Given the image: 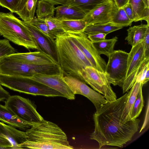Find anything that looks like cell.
<instances>
[{
	"label": "cell",
	"mask_w": 149,
	"mask_h": 149,
	"mask_svg": "<svg viewBox=\"0 0 149 149\" xmlns=\"http://www.w3.org/2000/svg\"><path fill=\"white\" fill-rule=\"evenodd\" d=\"M127 95V92L114 101L107 102L93 114L94 129L90 139L98 143L99 148L105 146L122 147L137 132L139 119L125 123L121 120Z\"/></svg>",
	"instance_id": "obj_1"
},
{
	"label": "cell",
	"mask_w": 149,
	"mask_h": 149,
	"mask_svg": "<svg viewBox=\"0 0 149 149\" xmlns=\"http://www.w3.org/2000/svg\"><path fill=\"white\" fill-rule=\"evenodd\" d=\"M27 140L19 149H71L66 134L56 124L43 119L25 132Z\"/></svg>",
	"instance_id": "obj_2"
},
{
	"label": "cell",
	"mask_w": 149,
	"mask_h": 149,
	"mask_svg": "<svg viewBox=\"0 0 149 149\" xmlns=\"http://www.w3.org/2000/svg\"><path fill=\"white\" fill-rule=\"evenodd\" d=\"M55 40L58 64L64 76L80 79L79 73L86 67L92 66L91 63L65 32L58 35Z\"/></svg>",
	"instance_id": "obj_3"
},
{
	"label": "cell",
	"mask_w": 149,
	"mask_h": 149,
	"mask_svg": "<svg viewBox=\"0 0 149 149\" xmlns=\"http://www.w3.org/2000/svg\"><path fill=\"white\" fill-rule=\"evenodd\" d=\"M0 35L9 41L28 50H38L28 29L11 12H0Z\"/></svg>",
	"instance_id": "obj_4"
},
{
	"label": "cell",
	"mask_w": 149,
	"mask_h": 149,
	"mask_svg": "<svg viewBox=\"0 0 149 149\" xmlns=\"http://www.w3.org/2000/svg\"><path fill=\"white\" fill-rule=\"evenodd\" d=\"M60 72L57 64L36 65L17 60L8 56L0 58V74L31 77L38 74H53Z\"/></svg>",
	"instance_id": "obj_5"
},
{
	"label": "cell",
	"mask_w": 149,
	"mask_h": 149,
	"mask_svg": "<svg viewBox=\"0 0 149 149\" xmlns=\"http://www.w3.org/2000/svg\"><path fill=\"white\" fill-rule=\"evenodd\" d=\"M0 83L13 91L35 96L64 97L59 92L29 77L0 74Z\"/></svg>",
	"instance_id": "obj_6"
},
{
	"label": "cell",
	"mask_w": 149,
	"mask_h": 149,
	"mask_svg": "<svg viewBox=\"0 0 149 149\" xmlns=\"http://www.w3.org/2000/svg\"><path fill=\"white\" fill-rule=\"evenodd\" d=\"M5 102L4 105L24 122L34 125L44 119L37 111L34 103L28 98L10 95Z\"/></svg>",
	"instance_id": "obj_7"
},
{
	"label": "cell",
	"mask_w": 149,
	"mask_h": 149,
	"mask_svg": "<svg viewBox=\"0 0 149 149\" xmlns=\"http://www.w3.org/2000/svg\"><path fill=\"white\" fill-rule=\"evenodd\" d=\"M81 80L89 85L94 90L102 94L107 102L116 100L117 96L105 73L92 66H87L79 73Z\"/></svg>",
	"instance_id": "obj_8"
},
{
	"label": "cell",
	"mask_w": 149,
	"mask_h": 149,
	"mask_svg": "<svg viewBox=\"0 0 149 149\" xmlns=\"http://www.w3.org/2000/svg\"><path fill=\"white\" fill-rule=\"evenodd\" d=\"M128 53L120 50H114L108 57L105 73L111 84L122 87L127 70Z\"/></svg>",
	"instance_id": "obj_9"
},
{
	"label": "cell",
	"mask_w": 149,
	"mask_h": 149,
	"mask_svg": "<svg viewBox=\"0 0 149 149\" xmlns=\"http://www.w3.org/2000/svg\"><path fill=\"white\" fill-rule=\"evenodd\" d=\"M65 32L82 52L92 66L105 73L107 63L97 52L87 35L83 32Z\"/></svg>",
	"instance_id": "obj_10"
},
{
	"label": "cell",
	"mask_w": 149,
	"mask_h": 149,
	"mask_svg": "<svg viewBox=\"0 0 149 149\" xmlns=\"http://www.w3.org/2000/svg\"><path fill=\"white\" fill-rule=\"evenodd\" d=\"M145 59L142 42L132 47L128 53L126 75L121 87L123 93L128 92L135 83Z\"/></svg>",
	"instance_id": "obj_11"
},
{
	"label": "cell",
	"mask_w": 149,
	"mask_h": 149,
	"mask_svg": "<svg viewBox=\"0 0 149 149\" xmlns=\"http://www.w3.org/2000/svg\"><path fill=\"white\" fill-rule=\"evenodd\" d=\"M64 79L75 95L80 94L88 99L97 111L107 101L105 97L88 86L83 81L69 76H64Z\"/></svg>",
	"instance_id": "obj_12"
},
{
	"label": "cell",
	"mask_w": 149,
	"mask_h": 149,
	"mask_svg": "<svg viewBox=\"0 0 149 149\" xmlns=\"http://www.w3.org/2000/svg\"><path fill=\"white\" fill-rule=\"evenodd\" d=\"M64 76L62 72L53 74L38 73L29 78L59 92L68 100H74L75 95L64 81Z\"/></svg>",
	"instance_id": "obj_13"
},
{
	"label": "cell",
	"mask_w": 149,
	"mask_h": 149,
	"mask_svg": "<svg viewBox=\"0 0 149 149\" xmlns=\"http://www.w3.org/2000/svg\"><path fill=\"white\" fill-rule=\"evenodd\" d=\"M118 9L113 0H109L91 10L82 19L87 26L110 22Z\"/></svg>",
	"instance_id": "obj_14"
},
{
	"label": "cell",
	"mask_w": 149,
	"mask_h": 149,
	"mask_svg": "<svg viewBox=\"0 0 149 149\" xmlns=\"http://www.w3.org/2000/svg\"><path fill=\"white\" fill-rule=\"evenodd\" d=\"M30 32L38 47V51L52 57L58 64L55 40L48 37L33 25L30 21H22Z\"/></svg>",
	"instance_id": "obj_15"
},
{
	"label": "cell",
	"mask_w": 149,
	"mask_h": 149,
	"mask_svg": "<svg viewBox=\"0 0 149 149\" xmlns=\"http://www.w3.org/2000/svg\"><path fill=\"white\" fill-rule=\"evenodd\" d=\"M8 56L29 63L36 65L58 64L51 56L40 51L15 53Z\"/></svg>",
	"instance_id": "obj_16"
},
{
	"label": "cell",
	"mask_w": 149,
	"mask_h": 149,
	"mask_svg": "<svg viewBox=\"0 0 149 149\" xmlns=\"http://www.w3.org/2000/svg\"><path fill=\"white\" fill-rule=\"evenodd\" d=\"M0 137L6 139L13 143L14 149H19L17 146L27 140L25 132L3 122H0Z\"/></svg>",
	"instance_id": "obj_17"
},
{
	"label": "cell",
	"mask_w": 149,
	"mask_h": 149,
	"mask_svg": "<svg viewBox=\"0 0 149 149\" xmlns=\"http://www.w3.org/2000/svg\"><path fill=\"white\" fill-rule=\"evenodd\" d=\"M0 121L22 130H26L34 125L20 119L5 105L1 104H0Z\"/></svg>",
	"instance_id": "obj_18"
},
{
	"label": "cell",
	"mask_w": 149,
	"mask_h": 149,
	"mask_svg": "<svg viewBox=\"0 0 149 149\" xmlns=\"http://www.w3.org/2000/svg\"><path fill=\"white\" fill-rule=\"evenodd\" d=\"M143 85L136 81L129 91L127 92V100L121 117L122 121L125 123L132 120L131 114L133 105L140 87Z\"/></svg>",
	"instance_id": "obj_19"
},
{
	"label": "cell",
	"mask_w": 149,
	"mask_h": 149,
	"mask_svg": "<svg viewBox=\"0 0 149 149\" xmlns=\"http://www.w3.org/2000/svg\"><path fill=\"white\" fill-rule=\"evenodd\" d=\"M149 24H143L130 27L127 31V34L125 38L128 44L134 47L143 41L145 36Z\"/></svg>",
	"instance_id": "obj_20"
},
{
	"label": "cell",
	"mask_w": 149,
	"mask_h": 149,
	"mask_svg": "<svg viewBox=\"0 0 149 149\" xmlns=\"http://www.w3.org/2000/svg\"><path fill=\"white\" fill-rule=\"evenodd\" d=\"M56 17L60 20L82 19L86 15L83 12L76 8L67 5L55 8Z\"/></svg>",
	"instance_id": "obj_21"
},
{
	"label": "cell",
	"mask_w": 149,
	"mask_h": 149,
	"mask_svg": "<svg viewBox=\"0 0 149 149\" xmlns=\"http://www.w3.org/2000/svg\"><path fill=\"white\" fill-rule=\"evenodd\" d=\"M133 11L134 22L144 20L149 24V8L146 7L143 0H129Z\"/></svg>",
	"instance_id": "obj_22"
},
{
	"label": "cell",
	"mask_w": 149,
	"mask_h": 149,
	"mask_svg": "<svg viewBox=\"0 0 149 149\" xmlns=\"http://www.w3.org/2000/svg\"><path fill=\"white\" fill-rule=\"evenodd\" d=\"M109 0H70L68 6L76 8L86 14Z\"/></svg>",
	"instance_id": "obj_23"
},
{
	"label": "cell",
	"mask_w": 149,
	"mask_h": 149,
	"mask_svg": "<svg viewBox=\"0 0 149 149\" xmlns=\"http://www.w3.org/2000/svg\"><path fill=\"white\" fill-rule=\"evenodd\" d=\"M123 27V26L116 25L110 22L88 25L85 28L83 32L87 35L94 33H102L107 35Z\"/></svg>",
	"instance_id": "obj_24"
},
{
	"label": "cell",
	"mask_w": 149,
	"mask_h": 149,
	"mask_svg": "<svg viewBox=\"0 0 149 149\" xmlns=\"http://www.w3.org/2000/svg\"><path fill=\"white\" fill-rule=\"evenodd\" d=\"M118 40L115 36L109 39L92 42L95 48L100 55L104 54L108 57L114 50V47Z\"/></svg>",
	"instance_id": "obj_25"
},
{
	"label": "cell",
	"mask_w": 149,
	"mask_h": 149,
	"mask_svg": "<svg viewBox=\"0 0 149 149\" xmlns=\"http://www.w3.org/2000/svg\"><path fill=\"white\" fill-rule=\"evenodd\" d=\"M36 10L37 17L45 19L51 17H54L55 10L54 5L46 1L39 0Z\"/></svg>",
	"instance_id": "obj_26"
},
{
	"label": "cell",
	"mask_w": 149,
	"mask_h": 149,
	"mask_svg": "<svg viewBox=\"0 0 149 149\" xmlns=\"http://www.w3.org/2000/svg\"><path fill=\"white\" fill-rule=\"evenodd\" d=\"M38 0H27L23 8L17 13L23 21L32 20L34 17Z\"/></svg>",
	"instance_id": "obj_27"
},
{
	"label": "cell",
	"mask_w": 149,
	"mask_h": 149,
	"mask_svg": "<svg viewBox=\"0 0 149 149\" xmlns=\"http://www.w3.org/2000/svg\"><path fill=\"white\" fill-rule=\"evenodd\" d=\"M60 20L62 28L65 32H83L87 26L82 19Z\"/></svg>",
	"instance_id": "obj_28"
},
{
	"label": "cell",
	"mask_w": 149,
	"mask_h": 149,
	"mask_svg": "<svg viewBox=\"0 0 149 149\" xmlns=\"http://www.w3.org/2000/svg\"><path fill=\"white\" fill-rule=\"evenodd\" d=\"M111 22L123 27L131 26L133 22L128 17L123 8L118 9Z\"/></svg>",
	"instance_id": "obj_29"
},
{
	"label": "cell",
	"mask_w": 149,
	"mask_h": 149,
	"mask_svg": "<svg viewBox=\"0 0 149 149\" xmlns=\"http://www.w3.org/2000/svg\"><path fill=\"white\" fill-rule=\"evenodd\" d=\"M27 0H0V6L17 14L23 8Z\"/></svg>",
	"instance_id": "obj_30"
},
{
	"label": "cell",
	"mask_w": 149,
	"mask_h": 149,
	"mask_svg": "<svg viewBox=\"0 0 149 149\" xmlns=\"http://www.w3.org/2000/svg\"><path fill=\"white\" fill-rule=\"evenodd\" d=\"M47 23L50 33L55 37L64 32L61 23V20L56 17H51L44 19Z\"/></svg>",
	"instance_id": "obj_31"
},
{
	"label": "cell",
	"mask_w": 149,
	"mask_h": 149,
	"mask_svg": "<svg viewBox=\"0 0 149 149\" xmlns=\"http://www.w3.org/2000/svg\"><path fill=\"white\" fill-rule=\"evenodd\" d=\"M143 86L139 90L132 108L131 119H135L139 116L144 106V100L142 92Z\"/></svg>",
	"instance_id": "obj_32"
},
{
	"label": "cell",
	"mask_w": 149,
	"mask_h": 149,
	"mask_svg": "<svg viewBox=\"0 0 149 149\" xmlns=\"http://www.w3.org/2000/svg\"><path fill=\"white\" fill-rule=\"evenodd\" d=\"M30 22L41 32L53 40H55L56 37L50 32L48 26L44 19L35 17Z\"/></svg>",
	"instance_id": "obj_33"
},
{
	"label": "cell",
	"mask_w": 149,
	"mask_h": 149,
	"mask_svg": "<svg viewBox=\"0 0 149 149\" xmlns=\"http://www.w3.org/2000/svg\"><path fill=\"white\" fill-rule=\"evenodd\" d=\"M15 52L8 40L6 39L0 40V58L14 54Z\"/></svg>",
	"instance_id": "obj_34"
},
{
	"label": "cell",
	"mask_w": 149,
	"mask_h": 149,
	"mask_svg": "<svg viewBox=\"0 0 149 149\" xmlns=\"http://www.w3.org/2000/svg\"><path fill=\"white\" fill-rule=\"evenodd\" d=\"M146 58H149V28L147 31L144 39L142 42Z\"/></svg>",
	"instance_id": "obj_35"
},
{
	"label": "cell",
	"mask_w": 149,
	"mask_h": 149,
	"mask_svg": "<svg viewBox=\"0 0 149 149\" xmlns=\"http://www.w3.org/2000/svg\"><path fill=\"white\" fill-rule=\"evenodd\" d=\"M88 38L92 42H95L106 39L107 34L100 33H94L87 35Z\"/></svg>",
	"instance_id": "obj_36"
},
{
	"label": "cell",
	"mask_w": 149,
	"mask_h": 149,
	"mask_svg": "<svg viewBox=\"0 0 149 149\" xmlns=\"http://www.w3.org/2000/svg\"><path fill=\"white\" fill-rule=\"evenodd\" d=\"M0 147L3 149H14L11 142L6 139L0 137Z\"/></svg>",
	"instance_id": "obj_37"
},
{
	"label": "cell",
	"mask_w": 149,
	"mask_h": 149,
	"mask_svg": "<svg viewBox=\"0 0 149 149\" xmlns=\"http://www.w3.org/2000/svg\"><path fill=\"white\" fill-rule=\"evenodd\" d=\"M129 19L133 22L134 21L133 11L130 4L128 2L123 7Z\"/></svg>",
	"instance_id": "obj_38"
},
{
	"label": "cell",
	"mask_w": 149,
	"mask_h": 149,
	"mask_svg": "<svg viewBox=\"0 0 149 149\" xmlns=\"http://www.w3.org/2000/svg\"><path fill=\"white\" fill-rule=\"evenodd\" d=\"M0 83V101L6 100L10 95L9 93L5 90Z\"/></svg>",
	"instance_id": "obj_39"
},
{
	"label": "cell",
	"mask_w": 149,
	"mask_h": 149,
	"mask_svg": "<svg viewBox=\"0 0 149 149\" xmlns=\"http://www.w3.org/2000/svg\"><path fill=\"white\" fill-rule=\"evenodd\" d=\"M48 2L54 5H61L68 6L70 0H42Z\"/></svg>",
	"instance_id": "obj_40"
},
{
	"label": "cell",
	"mask_w": 149,
	"mask_h": 149,
	"mask_svg": "<svg viewBox=\"0 0 149 149\" xmlns=\"http://www.w3.org/2000/svg\"><path fill=\"white\" fill-rule=\"evenodd\" d=\"M115 3L118 8H123L127 3L129 0H113Z\"/></svg>",
	"instance_id": "obj_41"
},
{
	"label": "cell",
	"mask_w": 149,
	"mask_h": 149,
	"mask_svg": "<svg viewBox=\"0 0 149 149\" xmlns=\"http://www.w3.org/2000/svg\"><path fill=\"white\" fill-rule=\"evenodd\" d=\"M146 7L149 8V0H143Z\"/></svg>",
	"instance_id": "obj_42"
},
{
	"label": "cell",
	"mask_w": 149,
	"mask_h": 149,
	"mask_svg": "<svg viewBox=\"0 0 149 149\" xmlns=\"http://www.w3.org/2000/svg\"><path fill=\"white\" fill-rule=\"evenodd\" d=\"M0 149H3L2 148L0 147Z\"/></svg>",
	"instance_id": "obj_43"
}]
</instances>
